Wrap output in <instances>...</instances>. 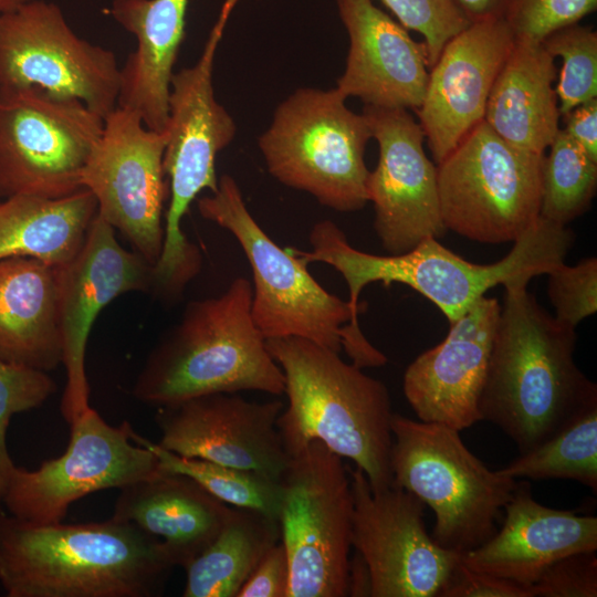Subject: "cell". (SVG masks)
I'll use <instances>...</instances> for the list:
<instances>
[{"instance_id":"836d02e7","label":"cell","mask_w":597,"mask_h":597,"mask_svg":"<svg viewBox=\"0 0 597 597\" xmlns=\"http://www.w3.org/2000/svg\"><path fill=\"white\" fill-rule=\"evenodd\" d=\"M56 390L49 373L0 359V511L9 475L15 465L7 447L11 418L42 406Z\"/></svg>"},{"instance_id":"d6a6232c","label":"cell","mask_w":597,"mask_h":597,"mask_svg":"<svg viewBox=\"0 0 597 597\" xmlns=\"http://www.w3.org/2000/svg\"><path fill=\"white\" fill-rule=\"evenodd\" d=\"M563 64L555 87L561 115L597 97V32L579 23L562 28L542 41Z\"/></svg>"},{"instance_id":"ab89813d","label":"cell","mask_w":597,"mask_h":597,"mask_svg":"<svg viewBox=\"0 0 597 597\" xmlns=\"http://www.w3.org/2000/svg\"><path fill=\"white\" fill-rule=\"evenodd\" d=\"M289 561L281 540L261 558L235 597H286Z\"/></svg>"},{"instance_id":"484cf974","label":"cell","mask_w":597,"mask_h":597,"mask_svg":"<svg viewBox=\"0 0 597 597\" xmlns=\"http://www.w3.org/2000/svg\"><path fill=\"white\" fill-rule=\"evenodd\" d=\"M59 265L29 256L0 260V359L42 371L63 360Z\"/></svg>"},{"instance_id":"7402d4cb","label":"cell","mask_w":597,"mask_h":597,"mask_svg":"<svg viewBox=\"0 0 597 597\" xmlns=\"http://www.w3.org/2000/svg\"><path fill=\"white\" fill-rule=\"evenodd\" d=\"M337 8L349 38L339 93L366 106L416 111L429 76L423 42L415 41L371 0H337Z\"/></svg>"},{"instance_id":"3957f363","label":"cell","mask_w":597,"mask_h":597,"mask_svg":"<svg viewBox=\"0 0 597 597\" xmlns=\"http://www.w3.org/2000/svg\"><path fill=\"white\" fill-rule=\"evenodd\" d=\"M311 249L289 247L304 263H324L344 277L348 304L358 320V297L370 283H401L433 303L449 323L458 320L485 293L499 285L525 283L547 274L564 262L573 242V232L564 224L540 216L513 243L500 261L479 264L464 260L428 238L402 254L377 255L353 248L339 227L331 220L315 223L310 232Z\"/></svg>"},{"instance_id":"8d00e7d4","label":"cell","mask_w":597,"mask_h":597,"mask_svg":"<svg viewBox=\"0 0 597 597\" xmlns=\"http://www.w3.org/2000/svg\"><path fill=\"white\" fill-rule=\"evenodd\" d=\"M596 8L597 0H512L505 20L515 39L542 42Z\"/></svg>"},{"instance_id":"4dcf8cb0","label":"cell","mask_w":597,"mask_h":597,"mask_svg":"<svg viewBox=\"0 0 597 597\" xmlns=\"http://www.w3.org/2000/svg\"><path fill=\"white\" fill-rule=\"evenodd\" d=\"M132 437L156 455L160 468L188 475L230 506L256 511L279 521L283 498L281 481L252 471L180 457L135 431Z\"/></svg>"},{"instance_id":"4fadbf2b","label":"cell","mask_w":597,"mask_h":597,"mask_svg":"<svg viewBox=\"0 0 597 597\" xmlns=\"http://www.w3.org/2000/svg\"><path fill=\"white\" fill-rule=\"evenodd\" d=\"M64 453L35 469L14 465L2 498L7 512L25 522H62L75 501L101 490L148 478L159 469L158 459L134 441L133 428L107 423L91 406L71 423Z\"/></svg>"},{"instance_id":"44dd1931","label":"cell","mask_w":597,"mask_h":597,"mask_svg":"<svg viewBox=\"0 0 597 597\" xmlns=\"http://www.w3.org/2000/svg\"><path fill=\"white\" fill-rule=\"evenodd\" d=\"M501 305L481 297L442 342L421 353L406 369L404 394L419 420L461 431L481 420L479 401Z\"/></svg>"},{"instance_id":"d590c367","label":"cell","mask_w":597,"mask_h":597,"mask_svg":"<svg viewBox=\"0 0 597 597\" xmlns=\"http://www.w3.org/2000/svg\"><path fill=\"white\" fill-rule=\"evenodd\" d=\"M547 294L554 317L564 325L576 326L597 311V259L589 256L575 265L565 262L547 273Z\"/></svg>"},{"instance_id":"d6986e66","label":"cell","mask_w":597,"mask_h":597,"mask_svg":"<svg viewBox=\"0 0 597 597\" xmlns=\"http://www.w3.org/2000/svg\"><path fill=\"white\" fill-rule=\"evenodd\" d=\"M281 400L249 401L214 392L158 407V446L195 458L281 481L289 464L276 422Z\"/></svg>"},{"instance_id":"8992f818","label":"cell","mask_w":597,"mask_h":597,"mask_svg":"<svg viewBox=\"0 0 597 597\" xmlns=\"http://www.w3.org/2000/svg\"><path fill=\"white\" fill-rule=\"evenodd\" d=\"M200 214L229 231L247 256L253 282L251 314L265 339L302 337L342 349L359 368L387 357L364 336L347 301L325 290L290 248L279 247L250 213L237 181L218 179L217 190L197 199Z\"/></svg>"},{"instance_id":"603a6c76","label":"cell","mask_w":597,"mask_h":597,"mask_svg":"<svg viewBox=\"0 0 597 597\" xmlns=\"http://www.w3.org/2000/svg\"><path fill=\"white\" fill-rule=\"evenodd\" d=\"M504 510L501 528L461 555L470 569L531 587L555 561L597 551L596 516L544 506L534 500L526 481L517 482Z\"/></svg>"},{"instance_id":"f35d334b","label":"cell","mask_w":597,"mask_h":597,"mask_svg":"<svg viewBox=\"0 0 597 597\" xmlns=\"http://www.w3.org/2000/svg\"><path fill=\"white\" fill-rule=\"evenodd\" d=\"M439 597H534L532 586L475 572L461 557L440 588Z\"/></svg>"},{"instance_id":"9a60e30c","label":"cell","mask_w":597,"mask_h":597,"mask_svg":"<svg viewBox=\"0 0 597 597\" xmlns=\"http://www.w3.org/2000/svg\"><path fill=\"white\" fill-rule=\"evenodd\" d=\"M167 133L147 128L140 116L116 106L81 175L97 203V216L154 265L164 243V205L169 184L164 170Z\"/></svg>"},{"instance_id":"6da1fadb","label":"cell","mask_w":597,"mask_h":597,"mask_svg":"<svg viewBox=\"0 0 597 597\" xmlns=\"http://www.w3.org/2000/svg\"><path fill=\"white\" fill-rule=\"evenodd\" d=\"M175 566L130 522L39 524L0 511V584L8 597H151Z\"/></svg>"},{"instance_id":"60d3db41","label":"cell","mask_w":597,"mask_h":597,"mask_svg":"<svg viewBox=\"0 0 597 597\" xmlns=\"http://www.w3.org/2000/svg\"><path fill=\"white\" fill-rule=\"evenodd\" d=\"M562 116V129L597 160V97L575 106Z\"/></svg>"},{"instance_id":"30bf717a","label":"cell","mask_w":597,"mask_h":597,"mask_svg":"<svg viewBox=\"0 0 597 597\" xmlns=\"http://www.w3.org/2000/svg\"><path fill=\"white\" fill-rule=\"evenodd\" d=\"M289 458L279 514L286 597H345L354 510L348 468L320 440Z\"/></svg>"},{"instance_id":"7c38bea8","label":"cell","mask_w":597,"mask_h":597,"mask_svg":"<svg viewBox=\"0 0 597 597\" xmlns=\"http://www.w3.org/2000/svg\"><path fill=\"white\" fill-rule=\"evenodd\" d=\"M104 118L75 98L38 87H0V198L46 199L81 189Z\"/></svg>"},{"instance_id":"5b68a950","label":"cell","mask_w":597,"mask_h":597,"mask_svg":"<svg viewBox=\"0 0 597 597\" xmlns=\"http://www.w3.org/2000/svg\"><path fill=\"white\" fill-rule=\"evenodd\" d=\"M251 298V282L239 276L220 295L188 303L148 356L135 398L161 407L214 392L284 394L283 371L252 318Z\"/></svg>"},{"instance_id":"e0dca14e","label":"cell","mask_w":597,"mask_h":597,"mask_svg":"<svg viewBox=\"0 0 597 597\" xmlns=\"http://www.w3.org/2000/svg\"><path fill=\"white\" fill-rule=\"evenodd\" d=\"M378 161L367 179V198L375 210L374 229L389 254L410 251L443 226L437 165L427 156L421 126L408 109L364 106Z\"/></svg>"},{"instance_id":"cb8c5ba5","label":"cell","mask_w":597,"mask_h":597,"mask_svg":"<svg viewBox=\"0 0 597 597\" xmlns=\"http://www.w3.org/2000/svg\"><path fill=\"white\" fill-rule=\"evenodd\" d=\"M119 491L113 517L159 540L175 567L202 553L233 510L188 475L163 468Z\"/></svg>"},{"instance_id":"7bdbcfd3","label":"cell","mask_w":597,"mask_h":597,"mask_svg":"<svg viewBox=\"0 0 597 597\" xmlns=\"http://www.w3.org/2000/svg\"><path fill=\"white\" fill-rule=\"evenodd\" d=\"M373 583L369 567L363 556L355 551L348 562L347 596L371 597Z\"/></svg>"},{"instance_id":"ee69618b","label":"cell","mask_w":597,"mask_h":597,"mask_svg":"<svg viewBox=\"0 0 597 597\" xmlns=\"http://www.w3.org/2000/svg\"><path fill=\"white\" fill-rule=\"evenodd\" d=\"M31 0H0V15L10 12Z\"/></svg>"},{"instance_id":"83f0119b","label":"cell","mask_w":597,"mask_h":597,"mask_svg":"<svg viewBox=\"0 0 597 597\" xmlns=\"http://www.w3.org/2000/svg\"><path fill=\"white\" fill-rule=\"evenodd\" d=\"M97 213L85 188L60 199L11 196L0 200V260L29 256L64 265L81 249Z\"/></svg>"},{"instance_id":"7a4b0ae2","label":"cell","mask_w":597,"mask_h":597,"mask_svg":"<svg viewBox=\"0 0 597 597\" xmlns=\"http://www.w3.org/2000/svg\"><path fill=\"white\" fill-rule=\"evenodd\" d=\"M526 285L504 286L479 401L481 420L500 427L520 453L542 443L597 396L596 384L574 360L575 328L548 314Z\"/></svg>"},{"instance_id":"8fae6325","label":"cell","mask_w":597,"mask_h":597,"mask_svg":"<svg viewBox=\"0 0 597 597\" xmlns=\"http://www.w3.org/2000/svg\"><path fill=\"white\" fill-rule=\"evenodd\" d=\"M544 156L481 122L437 165L444 228L482 243L514 242L540 218Z\"/></svg>"},{"instance_id":"1f68e13d","label":"cell","mask_w":597,"mask_h":597,"mask_svg":"<svg viewBox=\"0 0 597 597\" xmlns=\"http://www.w3.org/2000/svg\"><path fill=\"white\" fill-rule=\"evenodd\" d=\"M544 156L540 216L566 226L585 213L595 197L597 160L562 128Z\"/></svg>"},{"instance_id":"f546056e","label":"cell","mask_w":597,"mask_h":597,"mask_svg":"<svg viewBox=\"0 0 597 597\" xmlns=\"http://www.w3.org/2000/svg\"><path fill=\"white\" fill-rule=\"evenodd\" d=\"M510 478L566 479L597 490V396L574 411L546 440L499 470Z\"/></svg>"},{"instance_id":"74e56055","label":"cell","mask_w":597,"mask_h":597,"mask_svg":"<svg viewBox=\"0 0 597 597\" xmlns=\"http://www.w3.org/2000/svg\"><path fill=\"white\" fill-rule=\"evenodd\" d=\"M534 597H596V551L568 554L551 564L532 585Z\"/></svg>"},{"instance_id":"f1b7e54d","label":"cell","mask_w":597,"mask_h":597,"mask_svg":"<svg viewBox=\"0 0 597 597\" xmlns=\"http://www.w3.org/2000/svg\"><path fill=\"white\" fill-rule=\"evenodd\" d=\"M281 540L279 521L233 507L210 545L185 569L184 597H235L264 554Z\"/></svg>"},{"instance_id":"2e32d148","label":"cell","mask_w":597,"mask_h":597,"mask_svg":"<svg viewBox=\"0 0 597 597\" xmlns=\"http://www.w3.org/2000/svg\"><path fill=\"white\" fill-rule=\"evenodd\" d=\"M348 473L352 546L369 567L371 597L437 596L462 554L434 543L416 495L396 485L373 492L363 470Z\"/></svg>"},{"instance_id":"d4e9b609","label":"cell","mask_w":597,"mask_h":597,"mask_svg":"<svg viewBox=\"0 0 597 597\" xmlns=\"http://www.w3.org/2000/svg\"><path fill=\"white\" fill-rule=\"evenodd\" d=\"M188 0H113L108 13L136 39L121 67L117 106L137 113L144 125L164 132L168 97L185 38Z\"/></svg>"},{"instance_id":"277c9868","label":"cell","mask_w":597,"mask_h":597,"mask_svg":"<svg viewBox=\"0 0 597 597\" xmlns=\"http://www.w3.org/2000/svg\"><path fill=\"white\" fill-rule=\"evenodd\" d=\"M285 379L277 429L287 454L312 440L355 462L373 492L392 486L391 401L384 383L302 337L266 339Z\"/></svg>"},{"instance_id":"52a82bcc","label":"cell","mask_w":597,"mask_h":597,"mask_svg":"<svg viewBox=\"0 0 597 597\" xmlns=\"http://www.w3.org/2000/svg\"><path fill=\"white\" fill-rule=\"evenodd\" d=\"M226 21L220 14L197 63L174 73L170 81L164 153L169 203L151 287L167 302L180 298L201 270V253L187 239L181 221L202 190H217L216 157L237 133L233 118L216 100L212 83L214 53Z\"/></svg>"},{"instance_id":"ac0fdd59","label":"cell","mask_w":597,"mask_h":597,"mask_svg":"<svg viewBox=\"0 0 597 597\" xmlns=\"http://www.w3.org/2000/svg\"><path fill=\"white\" fill-rule=\"evenodd\" d=\"M115 232L96 214L78 252L59 265V321L66 370L61 411L69 423L90 407L85 354L100 312L124 293L153 286V265L122 247Z\"/></svg>"},{"instance_id":"5bb4252c","label":"cell","mask_w":597,"mask_h":597,"mask_svg":"<svg viewBox=\"0 0 597 597\" xmlns=\"http://www.w3.org/2000/svg\"><path fill=\"white\" fill-rule=\"evenodd\" d=\"M119 85L114 52L80 38L57 4L31 0L0 15V87L75 98L105 118Z\"/></svg>"},{"instance_id":"ba28073f","label":"cell","mask_w":597,"mask_h":597,"mask_svg":"<svg viewBox=\"0 0 597 597\" xmlns=\"http://www.w3.org/2000/svg\"><path fill=\"white\" fill-rule=\"evenodd\" d=\"M391 432L392 485L433 511L434 543L464 554L490 540L515 479L490 470L465 447L460 431L443 423L394 412Z\"/></svg>"},{"instance_id":"9c48e42d","label":"cell","mask_w":597,"mask_h":597,"mask_svg":"<svg viewBox=\"0 0 597 597\" xmlns=\"http://www.w3.org/2000/svg\"><path fill=\"white\" fill-rule=\"evenodd\" d=\"M335 87L298 88L276 107L259 148L281 184L339 212L368 202L365 149L371 133L363 114Z\"/></svg>"},{"instance_id":"b9f144b4","label":"cell","mask_w":597,"mask_h":597,"mask_svg":"<svg viewBox=\"0 0 597 597\" xmlns=\"http://www.w3.org/2000/svg\"><path fill=\"white\" fill-rule=\"evenodd\" d=\"M470 23L488 19H505L512 0H453Z\"/></svg>"},{"instance_id":"4316f807","label":"cell","mask_w":597,"mask_h":597,"mask_svg":"<svg viewBox=\"0 0 597 597\" xmlns=\"http://www.w3.org/2000/svg\"><path fill=\"white\" fill-rule=\"evenodd\" d=\"M556 74L554 57L542 42L514 38L491 90L484 122L509 144L544 155L559 130Z\"/></svg>"},{"instance_id":"e575fe53","label":"cell","mask_w":597,"mask_h":597,"mask_svg":"<svg viewBox=\"0 0 597 597\" xmlns=\"http://www.w3.org/2000/svg\"><path fill=\"white\" fill-rule=\"evenodd\" d=\"M407 30L423 38L429 70L446 43L464 30L469 20L453 0H381Z\"/></svg>"},{"instance_id":"ffe728a7","label":"cell","mask_w":597,"mask_h":597,"mask_svg":"<svg viewBox=\"0 0 597 597\" xmlns=\"http://www.w3.org/2000/svg\"><path fill=\"white\" fill-rule=\"evenodd\" d=\"M513 44L506 20L488 19L470 23L443 46L416 109L436 165L484 121L491 90Z\"/></svg>"}]
</instances>
